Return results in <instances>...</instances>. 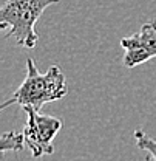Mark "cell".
I'll use <instances>...</instances> for the list:
<instances>
[{
    "instance_id": "cell-1",
    "label": "cell",
    "mask_w": 156,
    "mask_h": 161,
    "mask_svg": "<svg viewBox=\"0 0 156 161\" xmlns=\"http://www.w3.org/2000/svg\"><path fill=\"white\" fill-rule=\"evenodd\" d=\"M68 88L65 82V75L62 70L53 65L48 68L46 73H40L33 59L26 60V75L20 87L13 93L9 99L2 104V110L8 108L13 104L20 107H33L40 110L45 104L54 102L67 96Z\"/></svg>"
},
{
    "instance_id": "cell-2",
    "label": "cell",
    "mask_w": 156,
    "mask_h": 161,
    "mask_svg": "<svg viewBox=\"0 0 156 161\" xmlns=\"http://www.w3.org/2000/svg\"><path fill=\"white\" fill-rule=\"evenodd\" d=\"M60 0H5L0 8V28L5 37L16 40L20 47L34 48L37 33L34 30L42 13Z\"/></svg>"
},
{
    "instance_id": "cell-3",
    "label": "cell",
    "mask_w": 156,
    "mask_h": 161,
    "mask_svg": "<svg viewBox=\"0 0 156 161\" xmlns=\"http://www.w3.org/2000/svg\"><path fill=\"white\" fill-rule=\"evenodd\" d=\"M26 124L23 129V136L31 155L40 158L43 155H51L54 152L53 140L62 129V121L56 116L42 115L40 110L33 107H25Z\"/></svg>"
},
{
    "instance_id": "cell-4",
    "label": "cell",
    "mask_w": 156,
    "mask_h": 161,
    "mask_svg": "<svg viewBox=\"0 0 156 161\" xmlns=\"http://www.w3.org/2000/svg\"><path fill=\"white\" fill-rule=\"evenodd\" d=\"M121 47L124 48L122 62L128 68L156 58V20L144 23L137 33L124 37Z\"/></svg>"
},
{
    "instance_id": "cell-5",
    "label": "cell",
    "mask_w": 156,
    "mask_h": 161,
    "mask_svg": "<svg viewBox=\"0 0 156 161\" xmlns=\"http://www.w3.org/2000/svg\"><path fill=\"white\" fill-rule=\"evenodd\" d=\"M25 136L23 133L19 132H5L0 138V150L2 152H8V150H13V152H20L23 150V146H25Z\"/></svg>"
},
{
    "instance_id": "cell-6",
    "label": "cell",
    "mask_w": 156,
    "mask_h": 161,
    "mask_svg": "<svg viewBox=\"0 0 156 161\" xmlns=\"http://www.w3.org/2000/svg\"><path fill=\"white\" fill-rule=\"evenodd\" d=\"M133 136H135V141H136L137 147L142 149V150H145V152L152 157V160L156 161V140H153L152 136H148V135H147L145 132H142V130H135Z\"/></svg>"
},
{
    "instance_id": "cell-7",
    "label": "cell",
    "mask_w": 156,
    "mask_h": 161,
    "mask_svg": "<svg viewBox=\"0 0 156 161\" xmlns=\"http://www.w3.org/2000/svg\"><path fill=\"white\" fill-rule=\"evenodd\" d=\"M145 161H153V160H150V158H148V157H147V158H145Z\"/></svg>"
}]
</instances>
